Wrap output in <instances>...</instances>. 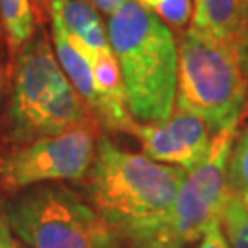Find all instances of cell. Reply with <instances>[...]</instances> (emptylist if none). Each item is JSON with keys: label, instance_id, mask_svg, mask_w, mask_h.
Here are the masks:
<instances>
[{"label": "cell", "instance_id": "cell-14", "mask_svg": "<svg viewBox=\"0 0 248 248\" xmlns=\"http://www.w3.org/2000/svg\"><path fill=\"white\" fill-rule=\"evenodd\" d=\"M175 31H186L191 20V0H136Z\"/></svg>", "mask_w": 248, "mask_h": 248}, {"label": "cell", "instance_id": "cell-17", "mask_svg": "<svg viewBox=\"0 0 248 248\" xmlns=\"http://www.w3.org/2000/svg\"><path fill=\"white\" fill-rule=\"evenodd\" d=\"M53 0H31L33 6V15L39 24H45L50 20V11H52Z\"/></svg>", "mask_w": 248, "mask_h": 248}, {"label": "cell", "instance_id": "cell-8", "mask_svg": "<svg viewBox=\"0 0 248 248\" xmlns=\"http://www.w3.org/2000/svg\"><path fill=\"white\" fill-rule=\"evenodd\" d=\"M134 136L142 143L145 156L186 171L206 158L213 140L212 131L202 118L180 107L173 108L164 122L138 124Z\"/></svg>", "mask_w": 248, "mask_h": 248}, {"label": "cell", "instance_id": "cell-18", "mask_svg": "<svg viewBox=\"0 0 248 248\" xmlns=\"http://www.w3.org/2000/svg\"><path fill=\"white\" fill-rule=\"evenodd\" d=\"M90 2H92L94 8H98L101 13H105V15L110 17L114 11H118L124 6L127 0H90Z\"/></svg>", "mask_w": 248, "mask_h": 248}, {"label": "cell", "instance_id": "cell-9", "mask_svg": "<svg viewBox=\"0 0 248 248\" xmlns=\"http://www.w3.org/2000/svg\"><path fill=\"white\" fill-rule=\"evenodd\" d=\"M189 26L230 46L248 76V0H195Z\"/></svg>", "mask_w": 248, "mask_h": 248}, {"label": "cell", "instance_id": "cell-19", "mask_svg": "<svg viewBox=\"0 0 248 248\" xmlns=\"http://www.w3.org/2000/svg\"><path fill=\"white\" fill-rule=\"evenodd\" d=\"M2 62L8 64V43H6V33L2 28V20H0V64Z\"/></svg>", "mask_w": 248, "mask_h": 248}, {"label": "cell", "instance_id": "cell-10", "mask_svg": "<svg viewBox=\"0 0 248 248\" xmlns=\"http://www.w3.org/2000/svg\"><path fill=\"white\" fill-rule=\"evenodd\" d=\"M61 18L64 28L72 35L79 37L90 48L101 52H112L108 33L99 18L96 8L87 0H53L50 17Z\"/></svg>", "mask_w": 248, "mask_h": 248}, {"label": "cell", "instance_id": "cell-6", "mask_svg": "<svg viewBox=\"0 0 248 248\" xmlns=\"http://www.w3.org/2000/svg\"><path fill=\"white\" fill-rule=\"evenodd\" d=\"M237 138V127L213 136L206 158L187 171L166 221L136 248H184L221 217L228 197V160Z\"/></svg>", "mask_w": 248, "mask_h": 248}, {"label": "cell", "instance_id": "cell-21", "mask_svg": "<svg viewBox=\"0 0 248 248\" xmlns=\"http://www.w3.org/2000/svg\"><path fill=\"white\" fill-rule=\"evenodd\" d=\"M15 248H18V245H15Z\"/></svg>", "mask_w": 248, "mask_h": 248}, {"label": "cell", "instance_id": "cell-1", "mask_svg": "<svg viewBox=\"0 0 248 248\" xmlns=\"http://www.w3.org/2000/svg\"><path fill=\"white\" fill-rule=\"evenodd\" d=\"M87 175L92 208L136 248L166 221L187 171L129 153L101 136Z\"/></svg>", "mask_w": 248, "mask_h": 248}, {"label": "cell", "instance_id": "cell-3", "mask_svg": "<svg viewBox=\"0 0 248 248\" xmlns=\"http://www.w3.org/2000/svg\"><path fill=\"white\" fill-rule=\"evenodd\" d=\"M9 78H13V87L8 114L15 145L96 120L61 70L46 35L31 39L22 48L9 68Z\"/></svg>", "mask_w": 248, "mask_h": 248}, {"label": "cell", "instance_id": "cell-7", "mask_svg": "<svg viewBox=\"0 0 248 248\" xmlns=\"http://www.w3.org/2000/svg\"><path fill=\"white\" fill-rule=\"evenodd\" d=\"M98 122L78 125L0 155V189L20 191L50 180H79L96 156Z\"/></svg>", "mask_w": 248, "mask_h": 248}, {"label": "cell", "instance_id": "cell-5", "mask_svg": "<svg viewBox=\"0 0 248 248\" xmlns=\"http://www.w3.org/2000/svg\"><path fill=\"white\" fill-rule=\"evenodd\" d=\"M11 230L26 248H122V233L62 186H41L8 206Z\"/></svg>", "mask_w": 248, "mask_h": 248}, {"label": "cell", "instance_id": "cell-12", "mask_svg": "<svg viewBox=\"0 0 248 248\" xmlns=\"http://www.w3.org/2000/svg\"><path fill=\"white\" fill-rule=\"evenodd\" d=\"M219 219L230 248H248V199L228 191Z\"/></svg>", "mask_w": 248, "mask_h": 248}, {"label": "cell", "instance_id": "cell-13", "mask_svg": "<svg viewBox=\"0 0 248 248\" xmlns=\"http://www.w3.org/2000/svg\"><path fill=\"white\" fill-rule=\"evenodd\" d=\"M228 191L248 199V129L237 136L228 160Z\"/></svg>", "mask_w": 248, "mask_h": 248}, {"label": "cell", "instance_id": "cell-15", "mask_svg": "<svg viewBox=\"0 0 248 248\" xmlns=\"http://www.w3.org/2000/svg\"><path fill=\"white\" fill-rule=\"evenodd\" d=\"M199 248H230L228 245V241L224 237V233H222V228H221V219H217V221H213L202 233V241H201V245Z\"/></svg>", "mask_w": 248, "mask_h": 248}, {"label": "cell", "instance_id": "cell-4", "mask_svg": "<svg viewBox=\"0 0 248 248\" xmlns=\"http://www.w3.org/2000/svg\"><path fill=\"white\" fill-rule=\"evenodd\" d=\"M177 48V107L202 118L213 134L237 127L248 99L239 55L193 26L182 31Z\"/></svg>", "mask_w": 248, "mask_h": 248}, {"label": "cell", "instance_id": "cell-11", "mask_svg": "<svg viewBox=\"0 0 248 248\" xmlns=\"http://www.w3.org/2000/svg\"><path fill=\"white\" fill-rule=\"evenodd\" d=\"M0 20L8 43V76L22 48L31 41L35 15L31 0H0Z\"/></svg>", "mask_w": 248, "mask_h": 248}, {"label": "cell", "instance_id": "cell-2", "mask_svg": "<svg viewBox=\"0 0 248 248\" xmlns=\"http://www.w3.org/2000/svg\"><path fill=\"white\" fill-rule=\"evenodd\" d=\"M125 99L134 122L168 120L177 103L178 48L171 28L136 0H127L108 17Z\"/></svg>", "mask_w": 248, "mask_h": 248}, {"label": "cell", "instance_id": "cell-20", "mask_svg": "<svg viewBox=\"0 0 248 248\" xmlns=\"http://www.w3.org/2000/svg\"><path fill=\"white\" fill-rule=\"evenodd\" d=\"M6 78H9L8 68H4V66L0 64V99H2V92H4V87H6Z\"/></svg>", "mask_w": 248, "mask_h": 248}, {"label": "cell", "instance_id": "cell-16", "mask_svg": "<svg viewBox=\"0 0 248 248\" xmlns=\"http://www.w3.org/2000/svg\"><path fill=\"white\" fill-rule=\"evenodd\" d=\"M15 239H13V230L9 224L8 206L4 202L2 189H0V248H15Z\"/></svg>", "mask_w": 248, "mask_h": 248}]
</instances>
